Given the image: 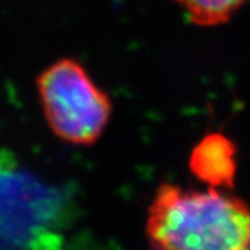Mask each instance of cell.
Returning a JSON list of instances; mask_svg holds the SVG:
<instances>
[{
	"mask_svg": "<svg viewBox=\"0 0 250 250\" xmlns=\"http://www.w3.org/2000/svg\"><path fill=\"white\" fill-rule=\"evenodd\" d=\"M153 250H250V206L220 192L163 184L149 207Z\"/></svg>",
	"mask_w": 250,
	"mask_h": 250,
	"instance_id": "cell-1",
	"label": "cell"
},
{
	"mask_svg": "<svg viewBox=\"0 0 250 250\" xmlns=\"http://www.w3.org/2000/svg\"><path fill=\"white\" fill-rule=\"evenodd\" d=\"M38 93L46 121L56 136L71 145H93L111 116V100L85 67L60 59L38 78Z\"/></svg>",
	"mask_w": 250,
	"mask_h": 250,
	"instance_id": "cell-2",
	"label": "cell"
},
{
	"mask_svg": "<svg viewBox=\"0 0 250 250\" xmlns=\"http://www.w3.org/2000/svg\"><path fill=\"white\" fill-rule=\"evenodd\" d=\"M189 167L208 188H232L236 175V146L223 134H210L193 147Z\"/></svg>",
	"mask_w": 250,
	"mask_h": 250,
	"instance_id": "cell-3",
	"label": "cell"
},
{
	"mask_svg": "<svg viewBox=\"0 0 250 250\" xmlns=\"http://www.w3.org/2000/svg\"><path fill=\"white\" fill-rule=\"evenodd\" d=\"M187 13L189 20L200 27H217L228 22L250 0H172Z\"/></svg>",
	"mask_w": 250,
	"mask_h": 250,
	"instance_id": "cell-4",
	"label": "cell"
}]
</instances>
